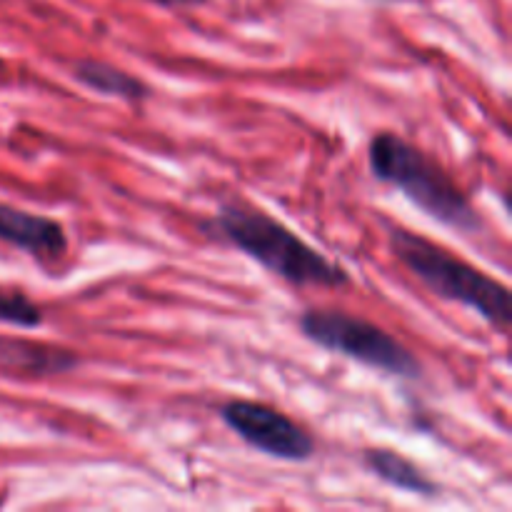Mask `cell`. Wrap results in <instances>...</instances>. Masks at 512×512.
<instances>
[{"mask_svg":"<svg viewBox=\"0 0 512 512\" xmlns=\"http://www.w3.org/2000/svg\"><path fill=\"white\" fill-rule=\"evenodd\" d=\"M210 238L233 245L250 260L293 288H345L350 275L343 265L325 258L298 233L255 205L230 200L200 223Z\"/></svg>","mask_w":512,"mask_h":512,"instance_id":"1","label":"cell"},{"mask_svg":"<svg viewBox=\"0 0 512 512\" xmlns=\"http://www.w3.org/2000/svg\"><path fill=\"white\" fill-rule=\"evenodd\" d=\"M368 168L375 180L400 190L435 223L463 235L483 233V215L453 175L403 135L390 130L375 135L368 145Z\"/></svg>","mask_w":512,"mask_h":512,"instance_id":"2","label":"cell"},{"mask_svg":"<svg viewBox=\"0 0 512 512\" xmlns=\"http://www.w3.org/2000/svg\"><path fill=\"white\" fill-rule=\"evenodd\" d=\"M390 250L395 258L438 298L458 303L478 313L498 335L510 333V290L475 265L448 253L443 245L423 238L400 225L388 228Z\"/></svg>","mask_w":512,"mask_h":512,"instance_id":"3","label":"cell"},{"mask_svg":"<svg viewBox=\"0 0 512 512\" xmlns=\"http://www.w3.org/2000/svg\"><path fill=\"white\" fill-rule=\"evenodd\" d=\"M298 328L303 338L318 348L355 360L365 368L405 380H418L423 375V363L408 345L360 315L310 308L298 318Z\"/></svg>","mask_w":512,"mask_h":512,"instance_id":"4","label":"cell"},{"mask_svg":"<svg viewBox=\"0 0 512 512\" xmlns=\"http://www.w3.org/2000/svg\"><path fill=\"white\" fill-rule=\"evenodd\" d=\"M218 415L225 428L268 458L305 463L315 455L313 435L273 405L258 400H228L220 405Z\"/></svg>","mask_w":512,"mask_h":512,"instance_id":"5","label":"cell"},{"mask_svg":"<svg viewBox=\"0 0 512 512\" xmlns=\"http://www.w3.org/2000/svg\"><path fill=\"white\" fill-rule=\"evenodd\" d=\"M0 243L13 245L38 263L50 265L68 253L70 240L60 220L0 203Z\"/></svg>","mask_w":512,"mask_h":512,"instance_id":"6","label":"cell"},{"mask_svg":"<svg viewBox=\"0 0 512 512\" xmlns=\"http://www.w3.org/2000/svg\"><path fill=\"white\" fill-rule=\"evenodd\" d=\"M70 75L83 88L93 90L98 95H108V98L123 100V103L130 105L143 103V100H148L153 95L150 85L145 80H140L138 75H130L123 68H118V65L103 63V60L95 58L75 60L73 68H70Z\"/></svg>","mask_w":512,"mask_h":512,"instance_id":"7","label":"cell"},{"mask_svg":"<svg viewBox=\"0 0 512 512\" xmlns=\"http://www.w3.org/2000/svg\"><path fill=\"white\" fill-rule=\"evenodd\" d=\"M363 465L370 475L380 480V483L390 485L403 493L420 495V498H435L438 495V483L428 478L418 463L405 458L403 453L390 448H368L363 450Z\"/></svg>","mask_w":512,"mask_h":512,"instance_id":"8","label":"cell"},{"mask_svg":"<svg viewBox=\"0 0 512 512\" xmlns=\"http://www.w3.org/2000/svg\"><path fill=\"white\" fill-rule=\"evenodd\" d=\"M0 363L30 375H60L78 368L80 358L70 350L50 348V345L0 340Z\"/></svg>","mask_w":512,"mask_h":512,"instance_id":"9","label":"cell"},{"mask_svg":"<svg viewBox=\"0 0 512 512\" xmlns=\"http://www.w3.org/2000/svg\"><path fill=\"white\" fill-rule=\"evenodd\" d=\"M43 320V310L28 295L0 288V323L13 325V328L35 330L43 325Z\"/></svg>","mask_w":512,"mask_h":512,"instance_id":"10","label":"cell"},{"mask_svg":"<svg viewBox=\"0 0 512 512\" xmlns=\"http://www.w3.org/2000/svg\"><path fill=\"white\" fill-rule=\"evenodd\" d=\"M148 3L163 5V8H193V5H203L208 0H148Z\"/></svg>","mask_w":512,"mask_h":512,"instance_id":"11","label":"cell"}]
</instances>
